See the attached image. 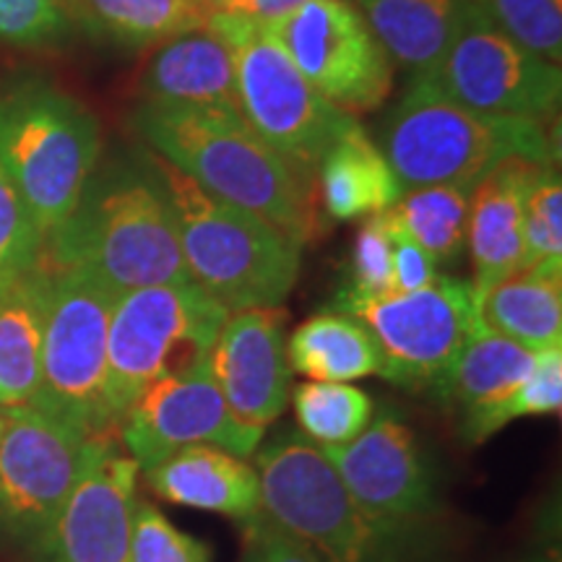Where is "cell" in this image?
<instances>
[{
  "mask_svg": "<svg viewBox=\"0 0 562 562\" xmlns=\"http://www.w3.org/2000/svg\"><path fill=\"white\" fill-rule=\"evenodd\" d=\"M133 125L157 157L195 186L261 216L300 248L321 232L315 175L266 144L243 112L140 102Z\"/></svg>",
  "mask_w": 562,
  "mask_h": 562,
  "instance_id": "6da1fadb",
  "label": "cell"
},
{
  "mask_svg": "<svg viewBox=\"0 0 562 562\" xmlns=\"http://www.w3.org/2000/svg\"><path fill=\"white\" fill-rule=\"evenodd\" d=\"M146 165H112L91 178L79 206L45 237L42 258L89 273L115 294L193 281L170 199L149 157Z\"/></svg>",
  "mask_w": 562,
  "mask_h": 562,
  "instance_id": "7a4b0ae2",
  "label": "cell"
},
{
  "mask_svg": "<svg viewBox=\"0 0 562 562\" xmlns=\"http://www.w3.org/2000/svg\"><path fill=\"white\" fill-rule=\"evenodd\" d=\"M381 151L398 188L467 186L508 159L554 165L544 125L526 117L490 115L456 102L432 76H412L409 89L381 125Z\"/></svg>",
  "mask_w": 562,
  "mask_h": 562,
  "instance_id": "3957f363",
  "label": "cell"
},
{
  "mask_svg": "<svg viewBox=\"0 0 562 562\" xmlns=\"http://www.w3.org/2000/svg\"><path fill=\"white\" fill-rule=\"evenodd\" d=\"M261 513L321 562H430V531H406L370 516L344 487L331 461L302 435L256 453Z\"/></svg>",
  "mask_w": 562,
  "mask_h": 562,
  "instance_id": "277c9868",
  "label": "cell"
},
{
  "mask_svg": "<svg viewBox=\"0 0 562 562\" xmlns=\"http://www.w3.org/2000/svg\"><path fill=\"white\" fill-rule=\"evenodd\" d=\"M170 199L191 279L227 313L279 307L300 277L302 248L261 216L216 199L170 161L149 154Z\"/></svg>",
  "mask_w": 562,
  "mask_h": 562,
  "instance_id": "5b68a950",
  "label": "cell"
},
{
  "mask_svg": "<svg viewBox=\"0 0 562 562\" xmlns=\"http://www.w3.org/2000/svg\"><path fill=\"white\" fill-rule=\"evenodd\" d=\"M100 151L94 112L53 81L24 76L0 91V165L42 237L79 206Z\"/></svg>",
  "mask_w": 562,
  "mask_h": 562,
  "instance_id": "8992f818",
  "label": "cell"
},
{
  "mask_svg": "<svg viewBox=\"0 0 562 562\" xmlns=\"http://www.w3.org/2000/svg\"><path fill=\"white\" fill-rule=\"evenodd\" d=\"M229 313L195 281L117 294L108 334L104 404L112 425L146 385L209 362Z\"/></svg>",
  "mask_w": 562,
  "mask_h": 562,
  "instance_id": "52a82bcc",
  "label": "cell"
},
{
  "mask_svg": "<svg viewBox=\"0 0 562 562\" xmlns=\"http://www.w3.org/2000/svg\"><path fill=\"white\" fill-rule=\"evenodd\" d=\"M235 60L237 97L250 128L302 170L313 172L355 115L328 102L300 74L263 21L214 11L209 19Z\"/></svg>",
  "mask_w": 562,
  "mask_h": 562,
  "instance_id": "ba28073f",
  "label": "cell"
},
{
  "mask_svg": "<svg viewBox=\"0 0 562 562\" xmlns=\"http://www.w3.org/2000/svg\"><path fill=\"white\" fill-rule=\"evenodd\" d=\"M115 300L117 294L89 273L47 263L40 389L32 406L89 435L117 430L104 404L108 334Z\"/></svg>",
  "mask_w": 562,
  "mask_h": 562,
  "instance_id": "9c48e42d",
  "label": "cell"
},
{
  "mask_svg": "<svg viewBox=\"0 0 562 562\" xmlns=\"http://www.w3.org/2000/svg\"><path fill=\"white\" fill-rule=\"evenodd\" d=\"M339 305L375 339L381 351L378 375L404 389H435L480 323L472 281L446 273L406 294H341Z\"/></svg>",
  "mask_w": 562,
  "mask_h": 562,
  "instance_id": "30bf717a",
  "label": "cell"
},
{
  "mask_svg": "<svg viewBox=\"0 0 562 562\" xmlns=\"http://www.w3.org/2000/svg\"><path fill=\"white\" fill-rule=\"evenodd\" d=\"M91 435L34 406L3 409L0 435V533L45 550L70 490L79 480Z\"/></svg>",
  "mask_w": 562,
  "mask_h": 562,
  "instance_id": "8fae6325",
  "label": "cell"
},
{
  "mask_svg": "<svg viewBox=\"0 0 562 562\" xmlns=\"http://www.w3.org/2000/svg\"><path fill=\"white\" fill-rule=\"evenodd\" d=\"M263 24L300 74L349 115L378 110L391 94L393 63L349 0H302Z\"/></svg>",
  "mask_w": 562,
  "mask_h": 562,
  "instance_id": "7c38bea8",
  "label": "cell"
},
{
  "mask_svg": "<svg viewBox=\"0 0 562 562\" xmlns=\"http://www.w3.org/2000/svg\"><path fill=\"white\" fill-rule=\"evenodd\" d=\"M425 76L456 102L490 115L544 123L560 108V66L505 37L472 0L448 53Z\"/></svg>",
  "mask_w": 562,
  "mask_h": 562,
  "instance_id": "4fadbf2b",
  "label": "cell"
},
{
  "mask_svg": "<svg viewBox=\"0 0 562 562\" xmlns=\"http://www.w3.org/2000/svg\"><path fill=\"white\" fill-rule=\"evenodd\" d=\"M117 430L125 453L138 469H149L195 442L220 446L245 459L256 453L263 440V432L248 430L232 417L209 362L186 375L161 378L146 385L125 409Z\"/></svg>",
  "mask_w": 562,
  "mask_h": 562,
  "instance_id": "5bb4252c",
  "label": "cell"
},
{
  "mask_svg": "<svg viewBox=\"0 0 562 562\" xmlns=\"http://www.w3.org/2000/svg\"><path fill=\"white\" fill-rule=\"evenodd\" d=\"M321 451L370 516L396 529L430 531L438 508L435 480L417 435L404 419L381 412L347 446Z\"/></svg>",
  "mask_w": 562,
  "mask_h": 562,
  "instance_id": "9a60e30c",
  "label": "cell"
},
{
  "mask_svg": "<svg viewBox=\"0 0 562 562\" xmlns=\"http://www.w3.org/2000/svg\"><path fill=\"white\" fill-rule=\"evenodd\" d=\"M138 463L108 435H91L81 474L45 550L47 562H131Z\"/></svg>",
  "mask_w": 562,
  "mask_h": 562,
  "instance_id": "2e32d148",
  "label": "cell"
},
{
  "mask_svg": "<svg viewBox=\"0 0 562 562\" xmlns=\"http://www.w3.org/2000/svg\"><path fill=\"white\" fill-rule=\"evenodd\" d=\"M209 368L237 425L266 432L290 402L284 313L279 307L229 313L209 355Z\"/></svg>",
  "mask_w": 562,
  "mask_h": 562,
  "instance_id": "e0dca14e",
  "label": "cell"
},
{
  "mask_svg": "<svg viewBox=\"0 0 562 562\" xmlns=\"http://www.w3.org/2000/svg\"><path fill=\"white\" fill-rule=\"evenodd\" d=\"M542 167L531 159H508L472 186L467 243L474 297L524 266L526 199Z\"/></svg>",
  "mask_w": 562,
  "mask_h": 562,
  "instance_id": "ac0fdd59",
  "label": "cell"
},
{
  "mask_svg": "<svg viewBox=\"0 0 562 562\" xmlns=\"http://www.w3.org/2000/svg\"><path fill=\"white\" fill-rule=\"evenodd\" d=\"M144 102L161 108L240 110L235 60L214 30L186 32L157 45L140 74Z\"/></svg>",
  "mask_w": 562,
  "mask_h": 562,
  "instance_id": "d6986e66",
  "label": "cell"
},
{
  "mask_svg": "<svg viewBox=\"0 0 562 562\" xmlns=\"http://www.w3.org/2000/svg\"><path fill=\"white\" fill-rule=\"evenodd\" d=\"M146 484L161 501L250 521L261 513L258 472L220 446L195 442L144 469Z\"/></svg>",
  "mask_w": 562,
  "mask_h": 562,
  "instance_id": "ffe728a7",
  "label": "cell"
},
{
  "mask_svg": "<svg viewBox=\"0 0 562 562\" xmlns=\"http://www.w3.org/2000/svg\"><path fill=\"white\" fill-rule=\"evenodd\" d=\"M47 263L0 281V409L32 406L40 389Z\"/></svg>",
  "mask_w": 562,
  "mask_h": 562,
  "instance_id": "44dd1931",
  "label": "cell"
},
{
  "mask_svg": "<svg viewBox=\"0 0 562 562\" xmlns=\"http://www.w3.org/2000/svg\"><path fill=\"white\" fill-rule=\"evenodd\" d=\"M391 63L412 76L432 74L448 53L469 0H349Z\"/></svg>",
  "mask_w": 562,
  "mask_h": 562,
  "instance_id": "7402d4cb",
  "label": "cell"
},
{
  "mask_svg": "<svg viewBox=\"0 0 562 562\" xmlns=\"http://www.w3.org/2000/svg\"><path fill=\"white\" fill-rule=\"evenodd\" d=\"M537 351L490 331L482 323L463 344L451 368L435 383L442 404L461 414V422L503 404L531 375Z\"/></svg>",
  "mask_w": 562,
  "mask_h": 562,
  "instance_id": "603a6c76",
  "label": "cell"
},
{
  "mask_svg": "<svg viewBox=\"0 0 562 562\" xmlns=\"http://www.w3.org/2000/svg\"><path fill=\"white\" fill-rule=\"evenodd\" d=\"M484 328L529 351L562 347V271L524 266L476 294Z\"/></svg>",
  "mask_w": 562,
  "mask_h": 562,
  "instance_id": "cb8c5ba5",
  "label": "cell"
},
{
  "mask_svg": "<svg viewBox=\"0 0 562 562\" xmlns=\"http://www.w3.org/2000/svg\"><path fill=\"white\" fill-rule=\"evenodd\" d=\"M315 170H318L323 206L334 220L347 222L383 214L402 195L381 146L357 121L334 140Z\"/></svg>",
  "mask_w": 562,
  "mask_h": 562,
  "instance_id": "d4e9b609",
  "label": "cell"
},
{
  "mask_svg": "<svg viewBox=\"0 0 562 562\" xmlns=\"http://www.w3.org/2000/svg\"><path fill=\"white\" fill-rule=\"evenodd\" d=\"M70 24L117 47H151L201 30L216 9L211 0H63Z\"/></svg>",
  "mask_w": 562,
  "mask_h": 562,
  "instance_id": "484cf974",
  "label": "cell"
},
{
  "mask_svg": "<svg viewBox=\"0 0 562 562\" xmlns=\"http://www.w3.org/2000/svg\"><path fill=\"white\" fill-rule=\"evenodd\" d=\"M286 360L300 375L318 383H349L378 375L381 351L372 334L347 313H318L286 344Z\"/></svg>",
  "mask_w": 562,
  "mask_h": 562,
  "instance_id": "4316f807",
  "label": "cell"
},
{
  "mask_svg": "<svg viewBox=\"0 0 562 562\" xmlns=\"http://www.w3.org/2000/svg\"><path fill=\"white\" fill-rule=\"evenodd\" d=\"M469 193L472 188L467 186L406 188L389 214L412 240L430 252L435 263H453L467 245Z\"/></svg>",
  "mask_w": 562,
  "mask_h": 562,
  "instance_id": "83f0119b",
  "label": "cell"
},
{
  "mask_svg": "<svg viewBox=\"0 0 562 562\" xmlns=\"http://www.w3.org/2000/svg\"><path fill=\"white\" fill-rule=\"evenodd\" d=\"M292 404L300 430L318 448L347 446L375 417L372 398L349 383H302Z\"/></svg>",
  "mask_w": 562,
  "mask_h": 562,
  "instance_id": "f1b7e54d",
  "label": "cell"
},
{
  "mask_svg": "<svg viewBox=\"0 0 562 562\" xmlns=\"http://www.w3.org/2000/svg\"><path fill=\"white\" fill-rule=\"evenodd\" d=\"M562 409V347L539 351L531 375L526 378L521 389L503 404L463 419V438L469 442H484L505 425L518 417H533V414H560Z\"/></svg>",
  "mask_w": 562,
  "mask_h": 562,
  "instance_id": "f546056e",
  "label": "cell"
},
{
  "mask_svg": "<svg viewBox=\"0 0 562 562\" xmlns=\"http://www.w3.org/2000/svg\"><path fill=\"white\" fill-rule=\"evenodd\" d=\"M490 24L539 58L562 60V0H472Z\"/></svg>",
  "mask_w": 562,
  "mask_h": 562,
  "instance_id": "4dcf8cb0",
  "label": "cell"
},
{
  "mask_svg": "<svg viewBox=\"0 0 562 562\" xmlns=\"http://www.w3.org/2000/svg\"><path fill=\"white\" fill-rule=\"evenodd\" d=\"M524 266L562 271V182L552 165L542 167L526 199Z\"/></svg>",
  "mask_w": 562,
  "mask_h": 562,
  "instance_id": "1f68e13d",
  "label": "cell"
},
{
  "mask_svg": "<svg viewBox=\"0 0 562 562\" xmlns=\"http://www.w3.org/2000/svg\"><path fill=\"white\" fill-rule=\"evenodd\" d=\"M131 562H211V550L201 539L172 526L157 505L136 503Z\"/></svg>",
  "mask_w": 562,
  "mask_h": 562,
  "instance_id": "d6a6232c",
  "label": "cell"
},
{
  "mask_svg": "<svg viewBox=\"0 0 562 562\" xmlns=\"http://www.w3.org/2000/svg\"><path fill=\"white\" fill-rule=\"evenodd\" d=\"M42 248L45 237L5 167L0 165V281L32 269L42 258Z\"/></svg>",
  "mask_w": 562,
  "mask_h": 562,
  "instance_id": "836d02e7",
  "label": "cell"
},
{
  "mask_svg": "<svg viewBox=\"0 0 562 562\" xmlns=\"http://www.w3.org/2000/svg\"><path fill=\"white\" fill-rule=\"evenodd\" d=\"M393 292V243L389 216H364L351 248L349 284L341 294L349 297H383Z\"/></svg>",
  "mask_w": 562,
  "mask_h": 562,
  "instance_id": "e575fe53",
  "label": "cell"
},
{
  "mask_svg": "<svg viewBox=\"0 0 562 562\" xmlns=\"http://www.w3.org/2000/svg\"><path fill=\"white\" fill-rule=\"evenodd\" d=\"M70 32L63 0H0V45L40 47Z\"/></svg>",
  "mask_w": 562,
  "mask_h": 562,
  "instance_id": "d590c367",
  "label": "cell"
},
{
  "mask_svg": "<svg viewBox=\"0 0 562 562\" xmlns=\"http://www.w3.org/2000/svg\"><path fill=\"white\" fill-rule=\"evenodd\" d=\"M245 542L256 562H321L311 547L273 524L263 513L245 521Z\"/></svg>",
  "mask_w": 562,
  "mask_h": 562,
  "instance_id": "8d00e7d4",
  "label": "cell"
},
{
  "mask_svg": "<svg viewBox=\"0 0 562 562\" xmlns=\"http://www.w3.org/2000/svg\"><path fill=\"white\" fill-rule=\"evenodd\" d=\"M389 229H391V243H393V292L391 294H406L417 292L422 286H427L438 277V263L417 240H412L406 232L391 220L389 209Z\"/></svg>",
  "mask_w": 562,
  "mask_h": 562,
  "instance_id": "74e56055",
  "label": "cell"
},
{
  "mask_svg": "<svg viewBox=\"0 0 562 562\" xmlns=\"http://www.w3.org/2000/svg\"><path fill=\"white\" fill-rule=\"evenodd\" d=\"M302 0H211L216 11H229V13H243V16H252L258 21H271L284 16L286 11H292L294 5H300Z\"/></svg>",
  "mask_w": 562,
  "mask_h": 562,
  "instance_id": "f35d334b",
  "label": "cell"
},
{
  "mask_svg": "<svg viewBox=\"0 0 562 562\" xmlns=\"http://www.w3.org/2000/svg\"><path fill=\"white\" fill-rule=\"evenodd\" d=\"M531 562H562V558H560L558 547H554V550H547L542 554H537V558H533Z\"/></svg>",
  "mask_w": 562,
  "mask_h": 562,
  "instance_id": "ab89813d",
  "label": "cell"
},
{
  "mask_svg": "<svg viewBox=\"0 0 562 562\" xmlns=\"http://www.w3.org/2000/svg\"><path fill=\"white\" fill-rule=\"evenodd\" d=\"M0 435H3V412H0Z\"/></svg>",
  "mask_w": 562,
  "mask_h": 562,
  "instance_id": "60d3db41",
  "label": "cell"
},
{
  "mask_svg": "<svg viewBox=\"0 0 562 562\" xmlns=\"http://www.w3.org/2000/svg\"><path fill=\"white\" fill-rule=\"evenodd\" d=\"M243 562H256V560H252V558H250V554H248V552H245V558H243Z\"/></svg>",
  "mask_w": 562,
  "mask_h": 562,
  "instance_id": "b9f144b4",
  "label": "cell"
}]
</instances>
